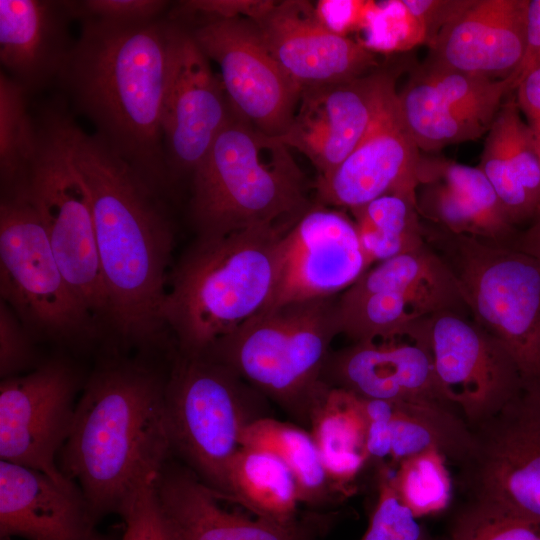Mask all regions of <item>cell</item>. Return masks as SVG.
Wrapping results in <instances>:
<instances>
[{"instance_id":"obj_1","label":"cell","mask_w":540,"mask_h":540,"mask_svg":"<svg viewBox=\"0 0 540 540\" xmlns=\"http://www.w3.org/2000/svg\"><path fill=\"white\" fill-rule=\"evenodd\" d=\"M57 84L96 134L159 197L170 186L162 108L177 21L136 24L82 19Z\"/></svg>"},{"instance_id":"obj_2","label":"cell","mask_w":540,"mask_h":540,"mask_svg":"<svg viewBox=\"0 0 540 540\" xmlns=\"http://www.w3.org/2000/svg\"><path fill=\"white\" fill-rule=\"evenodd\" d=\"M72 142L93 213L105 320L123 342L149 345L165 328L171 222L160 197L96 134L75 122Z\"/></svg>"},{"instance_id":"obj_3","label":"cell","mask_w":540,"mask_h":540,"mask_svg":"<svg viewBox=\"0 0 540 540\" xmlns=\"http://www.w3.org/2000/svg\"><path fill=\"white\" fill-rule=\"evenodd\" d=\"M167 377L137 361H110L90 376L76 404L58 467L98 520L120 514L168 462Z\"/></svg>"},{"instance_id":"obj_4","label":"cell","mask_w":540,"mask_h":540,"mask_svg":"<svg viewBox=\"0 0 540 540\" xmlns=\"http://www.w3.org/2000/svg\"><path fill=\"white\" fill-rule=\"evenodd\" d=\"M289 228L257 226L197 237L168 276L162 310L178 354H206L266 306L277 278L280 239Z\"/></svg>"},{"instance_id":"obj_5","label":"cell","mask_w":540,"mask_h":540,"mask_svg":"<svg viewBox=\"0 0 540 540\" xmlns=\"http://www.w3.org/2000/svg\"><path fill=\"white\" fill-rule=\"evenodd\" d=\"M312 205L291 149L232 111L191 177L190 216L198 237L289 228Z\"/></svg>"},{"instance_id":"obj_6","label":"cell","mask_w":540,"mask_h":540,"mask_svg":"<svg viewBox=\"0 0 540 540\" xmlns=\"http://www.w3.org/2000/svg\"><path fill=\"white\" fill-rule=\"evenodd\" d=\"M337 297L260 311L204 355L232 369L299 425L308 427L314 401L325 385L322 374L331 343L340 334Z\"/></svg>"},{"instance_id":"obj_7","label":"cell","mask_w":540,"mask_h":540,"mask_svg":"<svg viewBox=\"0 0 540 540\" xmlns=\"http://www.w3.org/2000/svg\"><path fill=\"white\" fill-rule=\"evenodd\" d=\"M38 109L35 149L20 186L44 227L60 268L79 299L106 319L107 300L86 184L75 163V124L66 104Z\"/></svg>"},{"instance_id":"obj_8","label":"cell","mask_w":540,"mask_h":540,"mask_svg":"<svg viewBox=\"0 0 540 540\" xmlns=\"http://www.w3.org/2000/svg\"><path fill=\"white\" fill-rule=\"evenodd\" d=\"M165 413L171 452L221 500L245 430L271 416L269 401L232 369L181 354L167 376Z\"/></svg>"},{"instance_id":"obj_9","label":"cell","mask_w":540,"mask_h":540,"mask_svg":"<svg viewBox=\"0 0 540 540\" xmlns=\"http://www.w3.org/2000/svg\"><path fill=\"white\" fill-rule=\"evenodd\" d=\"M424 229L457 279L472 320L506 346L525 382L540 380V259L511 244L430 224Z\"/></svg>"},{"instance_id":"obj_10","label":"cell","mask_w":540,"mask_h":540,"mask_svg":"<svg viewBox=\"0 0 540 540\" xmlns=\"http://www.w3.org/2000/svg\"><path fill=\"white\" fill-rule=\"evenodd\" d=\"M0 293L28 330L40 336L77 343L95 333L94 317L66 280L20 186L1 192Z\"/></svg>"},{"instance_id":"obj_11","label":"cell","mask_w":540,"mask_h":540,"mask_svg":"<svg viewBox=\"0 0 540 540\" xmlns=\"http://www.w3.org/2000/svg\"><path fill=\"white\" fill-rule=\"evenodd\" d=\"M339 333L352 343L409 336L442 311L469 316L457 279L427 243L376 263L337 297Z\"/></svg>"},{"instance_id":"obj_12","label":"cell","mask_w":540,"mask_h":540,"mask_svg":"<svg viewBox=\"0 0 540 540\" xmlns=\"http://www.w3.org/2000/svg\"><path fill=\"white\" fill-rule=\"evenodd\" d=\"M471 431L472 450L459 467L470 498L540 522V380L524 381L510 402Z\"/></svg>"},{"instance_id":"obj_13","label":"cell","mask_w":540,"mask_h":540,"mask_svg":"<svg viewBox=\"0 0 540 540\" xmlns=\"http://www.w3.org/2000/svg\"><path fill=\"white\" fill-rule=\"evenodd\" d=\"M199 19L185 28L218 66L231 111L266 135L283 136L302 90L271 55L255 23L243 17Z\"/></svg>"},{"instance_id":"obj_14","label":"cell","mask_w":540,"mask_h":540,"mask_svg":"<svg viewBox=\"0 0 540 540\" xmlns=\"http://www.w3.org/2000/svg\"><path fill=\"white\" fill-rule=\"evenodd\" d=\"M442 390L470 429L497 414L522 389V372L506 346L471 317L442 311L424 319Z\"/></svg>"},{"instance_id":"obj_15","label":"cell","mask_w":540,"mask_h":540,"mask_svg":"<svg viewBox=\"0 0 540 540\" xmlns=\"http://www.w3.org/2000/svg\"><path fill=\"white\" fill-rule=\"evenodd\" d=\"M79 383L75 369L59 359L2 379L1 460L68 480L57 460L71 430Z\"/></svg>"},{"instance_id":"obj_16","label":"cell","mask_w":540,"mask_h":540,"mask_svg":"<svg viewBox=\"0 0 540 540\" xmlns=\"http://www.w3.org/2000/svg\"><path fill=\"white\" fill-rule=\"evenodd\" d=\"M370 267L353 219L315 203L282 235L275 286L261 311L337 297Z\"/></svg>"},{"instance_id":"obj_17","label":"cell","mask_w":540,"mask_h":540,"mask_svg":"<svg viewBox=\"0 0 540 540\" xmlns=\"http://www.w3.org/2000/svg\"><path fill=\"white\" fill-rule=\"evenodd\" d=\"M509 93L507 80L423 63L398 92V102L418 148L430 152L486 134Z\"/></svg>"},{"instance_id":"obj_18","label":"cell","mask_w":540,"mask_h":540,"mask_svg":"<svg viewBox=\"0 0 540 540\" xmlns=\"http://www.w3.org/2000/svg\"><path fill=\"white\" fill-rule=\"evenodd\" d=\"M178 24L161 120L171 183L181 176L191 179L231 114L210 60Z\"/></svg>"},{"instance_id":"obj_19","label":"cell","mask_w":540,"mask_h":540,"mask_svg":"<svg viewBox=\"0 0 540 540\" xmlns=\"http://www.w3.org/2000/svg\"><path fill=\"white\" fill-rule=\"evenodd\" d=\"M421 160L393 83L357 147L329 175L317 178V203L351 210L386 194L416 199Z\"/></svg>"},{"instance_id":"obj_20","label":"cell","mask_w":540,"mask_h":540,"mask_svg":"<svg viewBox=\"0 0 540 540\" xmlns=\"http://www.w3.org/2000/svg\"><path fill=\"white\" fill-rule=\"evenodd\" d=\"M155 492L175 540H321L339 519L335 512L308 510L279 523L229 511L182 463L164 465Z\"/></svg>"},{"instance_id":"obj_21","label":"cell","mask_w":540,"mask_h":540,"mask_svg":"<svg viewBox=\"0 0 540 540\" xmlns=\"http://www.w3.org/2000/svg\"><path fill=\"white\" fill-rule=\"evenodd\" d=\"M393 83L392 74L374 70L351 80L303 89L293 121L279 139L310 160L317 178L325 177L363 139Z\"/></svg>"},{"instance_id":"obj_22","label":"cell","mask_w":540,"mask_h":540,"mask_svg":"<svg viewBox=\"0 0 540 540\" xmlns=\"http://www.w3.org/2000/svg\"><path fill=\"white\" fill-rule=\"evenodd\" d=\"M417 326L412 337L356 342L331 351L322 381L364 399L454 406L437 378L423 321Z\"/></svg>"},{"instance_id":"obj_23","label":"cell","mask_w":540,"mask_h":540,"mask_svg":"<svg viewBox=\"0 0 540 540\" xmlns=\"http://www.w3.org/2000/svg\"><path fill=\"white\" fill-rule=\"evenodd\" d=\"M252 21L271 55L301 90L351 80L377 66L376 53L326 29L311 2L274 1Z\"/></svg>"},{"instance_id":"obj_24","label":"cell","mask_w":540,"mask_h":540,"mask_svg":"<svg viewBox=\"0 0 540 540\" xmlns=\"http://www.w3.org/2000/svg\"><path fill=\"white\" fill-rule=\"evenodd\" d=\"M527 4L472 0L428 44L424 62L490 80L515 76L526 50Z\"/></svg>"},{"instance_id":"obj_25","label":"cell","mask_w":540,"mask_h":540,"mask_svg":"<svg viewBox=\"0 0 540 540\" xmlns=\"http://www.w3.org/2000/svg\"><path fill=\"white\" fill-rule=\"evenodd\" d=\"M79 486L0 461V535L27 540H109Z\"/></svg>"},{"instance_id":"obj_26","label":"cell","mask_w":540,"mask_h":540,"mask_svg":"<svg viewBox=\"0 0 540 540\" xmlns=\"http://www.w3.org/2000/svg\"><path fill=\"white\" fill-rule=\"evenodd\" d=\"M416 205L428 224L452 234L503 244L518 234L478 166L422 158Z\"/></svg>"},{"instance_id":"obj_27","label":"cell","mask_w":540,"mask_h":540,"mask_svg":"<svg viewBox=\"0 0 540 540\" xmlns=\"http://www.w3.org/2000/svg\"><path fill=\"white\" fill-rule=\"evenodd\" d=\"M68 1L0 0L2 70L28 94L57 84L75 41Z\"/></svg>"},{"instance_id":"obj_28","label":"cell","mask_w":540,"mask_h":540,"mask_svg":"<svg viewBox=\"0 0 540 540\" xmlns=\"http://www.w3.org/2000/svg\"><path fill=\"white\" fill-rule=\"evenodd\" d=\"M486 134L478 168L516 228L533 222L540 216V158L514 97L503 103Z\"/></svg>"},{"instance_id":"obj_29","label":"cell","mask_w":540,"mask_h":540,"mask_svg":"<svg viewBox=\"0 0 540 540\" xmlns=\"http://www.w3.org/2000/svg\"><path fill=\"white\" fill-rule=\"evenodd\" d=\"M308 430L334 489L344 501L357 491V480L370 464L362 399L325 383L312 406Z\"/></svg>"},{"instance_id":"obj_30","label":"cell","mask_w":540,"mask_h":540,"mask_svg":"<svg viewBox=\"0 0 540 540\" xmlns=\"http://www.w3.org/2000/svg\"><path fill=\"white\" fill-rule=\"evenodd\" d=\"M225 501L233 502L253 516L288 523L299 517L301 505L296 478L287 464L272 451L241 446L228 474Z\"/></svg>"},{"instance_id":"obj_31","label":"cell","mask_w":540,"mask_h":540,"mask_svg":"<svg viewBox=\"0 0 540 540\" xmlns=\"http://www.w3.org/2000/svg\"><path fill=\"white\" fill-rule=\"evenodd\" d=\"M391 403V466L429 449L440 451L458 467L465 463L472 450L473 435L454 406L436 402Z\"/></svg>"},{"instance_id":"obj_32","label":"cell","mask_w":540,"mask_h":540,"mask_svg":"<svg viewBox=\"0 0 540 540\" xmlns=\"http://www.w3.org/2000/svg\"><path fill=\"white\" fill-rule=\"evenodd\" d=\"M241 446L262 448L277 454L293 472L301 505L312 511L342 502L334 489L314 438L299 424L266 416L244 432Z\"/></svg>"},{"instance_id":"obj_33","label":"cell","mask_w":540,"mask_h":540,"mask_svg":"<svg viewBox=\"0 0 540 540\" xmlns=\"http://www.w3.org/2000/svg\"><path fill=\"white\" fill-rule=\"evenodd\" d=\"M349 211L370 266L427 244L415 198L386 194Z\"/></svg>"},{"instance_id":"obj_34","label":"cell","mask_w":540,"mask_h":540,"mask_svg":"<svg viewBox=\"0 0 540 540\" xmlns=\"http://www.w3.org/2000/svg\"><path fill=\"white\" fill-rule=\"evenodd\" d=\"M28 92L2 69L0 71V180L1 191L24 178L36 143L34 116Z\"/></svg>"},{"instance_id":"obj_35","label":"cell","mask_w":540,"mask_h":540,"mask_svg":"<svg viewBox=\"0 0 540 540\" xmlns=\"http://www.w3.org/2000/svg\"><path fill=\"white\" fill-rule=\"evenodd\" d=\"M448 459L436 449L407 457L392 466L391 483L416 518L446 510L453 496Z\"/></svg>"},{"instance_id":"obj_36","label":"cell","mask_w":540,"mask_h":540,"mask_svg":"<svg viewBox=\"0 0 540 540\" xmlns=\"http://www.w3.org/2000/svg\"><path fill=\"white\" fill-rule=\"evenodd\" d=\"M451 540H540V522L499 504L470 498L451 526Z\"/></svg>"},{"instance_id":"obj_37","label":"cell","mask_w":540,"mask_h":540,"mask_svg":"<svg viewBox=\"0 0 540 540\" xmlns=\"http://www.w3.org/2000/svg\"><path fill=\"white\" fill-rule=\"evenodd\" d=\"M389 463L376 465L377 499L360 540H432L418 518L397 496Z\"/></svg>"},{"instance_id":"obj_38","label":"cell","mask_w":540,"mask_h":540,"mask_svg":"<svg viewBox=\"0 0 540 540\" xmlns=\"http://www.w3.org/2000/svg\"><path fill=\"white\" fill-rule=\"evenodd\" d=\"M361 31L364 36L358 42L374 53L404 51L426 43L422 27L402 0L374 1Z\"/></svg>"},{"instance_id":"obj_39","label":"cell","mask_w":540,"mask_h":540,"mask_svg":"<svg viewBox=\"0 0 540 540\" xmlns=\"http://www.w3.org/2000/svg\"><path fill=\"white\" fill-rule=\"evenodd\" d=\"M156 478L146 482L121 511L122 540H175L156 496Z\"/></svg>"},{"instance_id":"obj_40","label":"cell","mask_w":540,"mask_h":540,"mask_svg":"<svg viewBox=\"0 0 540 540\" xmlns=\"http://www.w3.org/2000/svg\"><path fill=\"white\" fill-rule=\"evenodd\" d=\"M169 2L163 0L68 1L74 20L95 19L113 24H136L163 17Z\"/></svg>"},{"instance_id":"obj_41","label":"cell","mask_w":540,"mask_h":540,"mask_svg":"<svg viewBox=\"0 0 540 540\" xmlns=\"http://www.w3.org/2000/svg\"><path fill=\"white\" fill-rule=\"evenodd\" d=\"M36 351L30 331L13 310L0 302V375L2 379L18 375L36 364Z\"/></svg>"},{"instance_id":"obj_42","label":"cell","mask_w":540,"mask_h":540,"mask_svg":"<svg viewBox=\"0 0 540 540\" xmlns=\"http://www.w3.org/2000/svg\"><path fill=\"white\" fill-rule=\"evenodd\" d=\"M373 2L320 0L314 4V8L318 20L326 29L335 34L349 37L350 32L362 30Z\"/></svg>"},{"instance_id":"obj_43","label":"cell","mask_w":540,"mask_h":540,"mask_svg":"<svg viewBox=\"0 0 540 540\" xmlns=\"http://www.w3.org/2000/svg\"><path fill=\"white\" fill-rule=\"evenodd\" d=\"M471 2L472 0H402L406 9L422 27L428 44Z\"/></svg>"},{"instance_id":"obj_44","label":"cell","mask_w":540,"mask_h":540,"mask_svg":"<svg viewBox=\"0 0 540 540\" xmlns=\"http://www.w3.org/2000/svg\"><path fill=\"white\" fill-rule=\"evenodd\" d=\"M516 102L536 137L540 136V65L524 73L516 85Z\"/></svg>"},{"instance_id":"obj_45","label":"cell","mask_w":540,"mask_h":540,"mask_svg":"<svg viewBox=\"0 0 540 540\" xmlns=\"http://www.w3.org/2000/svg\"><path fill=\"white\" fill-rule=\"evenodd\" d=\"M540 65V0H528L526 15V50L515 77ZM517 85V84H516Z\"/></svg>"},{"instance_id":"obj_46","label":"cell","mask_w":540,"mask_h":540,"mask_svg":"<svg viewBox=\"0 0 540 540\" xmlns=\"http://www.w3.org/2000/svg\"><path fill=\"white\" fill-rule=\"evenodd\" d=\"M511 245L540 259V216L527 229L518 232Z\"/></svg>"},{"instance_id":"obj_47","label":"cell","mask_w":540,"mask_h":540,"mask_svg":"<svg viewBox=\"0 0 540 540\" xmlns=\"http://www.w3.org/2000/svg\"><path fill=\"white\" fill-rule=\"evenodd\" d=\"M536 141H537V148H538V153H539V158H540V136L536 137Z\"/></svg>"},{"instance_id":"obj_48","label":"cell","mask_w":540,"mask_h":540,"mask_svg":"<svg viewBox=\"0 0 540 540\" xmlns=\"http://www.w3.org/2000/svg\"><path fill=\"white\" fill-rule=\"evenodd\" d=\"M1 540H10V538L3 537V538H1Z\"/></svg>"}]
</instances>
